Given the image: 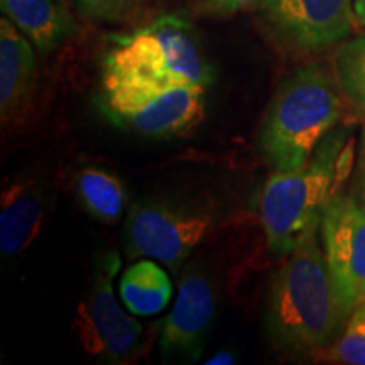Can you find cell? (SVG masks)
I'll return each instance as SVG.
<instances>
[{"label":"cell","instance_id":"obj_1","mask_svg":"<svg viewBox=\"0 0 365 365\" xmlns=\"http://www.w3.org/2000/svg\"><path fill=\"white\" fill-rule=\"evenodd\" d=\"M319 220L304 232L282 266L272 274L264 325L269 340L284 352L328 349L345 330V308L319 247Z\"/></svg>","mask_w":365,"mask_h":365},{"label":"cell","instance_id":"obj_2","mask_svg":"<svg viewBox=\"0 0 365 365\" xmlns=\"http://www.w3.org/2000/svg\"><path fill=\"white\" fill-rule=\"evenodd\" d=\"M344 95L335 73L318 63L301 66L277 88L259 137L266 161L276 171L294 170L339 125Z\"/></svg>","mask_w":365,"mask_h":365},{"label":"cell","instance_id":"obj_3","mask_svg":"<svg viewBox=\"0 0 365 365\" xmlns=\"http://www.w3.org/2000/svg\"><path fill=\"white\" fill-rule=\"evenodd\" d=\"M349 127H335L303 166L276 171L264 185L261 222L267 247L286 257L314 222L322 220L328 200L339 191L340 171L350 164Z\"/></svg>","mask_w":365,"mask_h":365},{"label":"cell","instance_id":"obj_4","mask_svg":"<svg viewBox=\"0 0 365 365\" xmlns=\"http://www.w3.org/2000/svg\"><path fill=\"white\" fill-rule=\"evenodd\" d=\"M213 78L193 26L178 14H166L115 38L103 61V86L210 88Z\"/></svg>","mask_w":365,"mask_h":365},{"label":"cell","instance_id":"obj_5","mask_svg":"<svg viewBox=\"0 0 365 365\" xmlns=\"http://www.w3.org/2000/svg\"><path fill=\"white\" fill-rule=\"evenodd\" d=\"M215 227L207 207L180 200L150 198L130 207L125 223L127 257H149L178 274L191 252Z\"/></svg>","mask_w":365,"mask_h":365},{"label":"cell","instance_id":"obj_6","mask_svg":"<svg viewBox=\"0 0 365 365\" xmlns=\"http://www.w3.org/2000/svg\"><path fill=\"white\" fill-rule=\"evenodd\" d=\"M120 264L115 250H108L98 259L88 293L80 301L73 319L81 349L105 364H129L143 346L144 327L115 299L113 279Z\"/></svg>","mask_w":365,"mask_h":365},{"label":"cell","instance_id":"obj_7","mask_svg":"<svg viewBox=\"0 0 365 365\" xmlns=\"http://www.w3.org/2000/svg\"><path fill=\"white\" fill-rule=\"evenodd\" d=\"M203 86H103L100 102L120 127L148 137L182 135L200 124L207 107Z\"/></svg>","mask_w":365,"mask_h":365},{"label":"cell","instance_id":"obj_8","mask_svg":"<svg viewBox=\"0 0 365 365\" xmlns=\"http://www.w3.org/2000/svg\"><path fill=\"white\" fill-rule=\"evenodd\" d=\"M255 11L277 43L299 53L325 51L357 27L354 0H262Z\"/></svg>","mask_w":365,"mask_h":365},{"label":"cell","instance_id":"obj_9","mask_svg":"<svg viewBox=\"0 0 365 365\" xmlns=\"http://www.w3.org/2000/svg\"><path fill=\"white\" fill-rule=\"evenodd\" d=\"M328 269L345 308L352 313L365 299V210L352 193L336 191L319 220Z\"/></svg>","mask_w":365,"mask_h":365},{"label":"cell","instance_id":"obj_10","mask_svg":"<svg viewBox=\"0 0 365 365\" xmlns=\"http://www.w3.org/2000/svg\"><path fill=\"white\" fill-rule=\"evenodd\" d=\"M218 298L213 281L203 269L186 266L170 317L159 336L166 362H196L217 318Z\"/></svg>","mask_w":365,"mask_h":365},{"label":"cell","instance_id":"obj_11","mask_svg":"<svg viewBox=\"0 0 365 365\" xmlns=\"http://www.w3.org/2000/svg\"><path fill=\"white\" fill-rule=\"evenodd\" d=\"M49 191L43 181L17 180L0 196V250L7 257L31 247L48 215Z\"/></svg>","mask_w":365,"mask_h":365},{"label":"cell","instance_id":"obj_12","mask_svg":"<svg viewBox=\"0 0 365 365\" xmlns=\"http://www.w3.org/2000/svg\"><path fill=\"white\" fill-rule=\"evenodd\" d=\"M29 39L16 24L0 21V113L2 120L19 115L29 103L34 88L36 56Z\"/></svg>","mask_w":365,"mask_h":365},{"label":"cell","instance_id":"obj_13","mask_svg":"<svg viewBox=\"0 0 365 365\" xmlns=\"http://www.w3.org/2000/svg\"><path fill=\"white\" fill-rule=\"evenodd\" d=\"M0 7L41 53H51L76 31L59 0H0Z\"/></svg>","mask_w":365,"mask_h":365},{"label":"cell","instance_id":"obj_14","mask_svg":"<svg viewBox=\"0 0 365 365\" xmlns=\"http://www.w3.org/2000/svg\"><path fill=\"white\" fill-rule=\"evenodd\" d=\"M118 293L130 313L153 317L168 307L173 284L166 271L154 259H143L122 274Z\"/></svg>","mask_w":365,"mask_h":365},{"label":"cell","instance_id":"obj_15","mask_svg":"<svg viewBox=\"0 0 365 365\" xmlns=\"http://www.w3.org/2000/svg\"><path fill=\"white\" fill-rule=\"evenodd\" d=\"M76 193L91 217L103 223L120 220L125 210V190L122 181L107 170L83 168L76 175Z\"/></svg>","mask_w":365,"mask_h":365},{"label":"cell","instance_id":"obj_16","mask_svg":"<svg viewBox=\"0 0 365 365\" xmlns=\"http://www.w3.org/2000/svg\"><path fill=\"white\" fill-rule=\"evenodd\" d=\"M333 73L344 98L365 118V34L341 46Z\"/></svg>","mask_w":365,"mask_h":365},{"label":"cell","instance_id":"obj_17","mask_svg":"<svg viewBox=\"0 0 365 365\" xmlns=\"http://www.w3.org/2000/svg\"><path fill=\"white\" fill-rule=\"evenodd\" d=\"M325 357L339 364L365 365V299L352 309L345 330L325 349Z\"/></svg>","mask_w":365,"mask_h":365},{"label":"cell","instance_id":"obj_18","mask_svg":"<svg viewBox=\"0 0 365 365\" xmlns=\"http://www.w3.org/2000/svg\"><path fill=\"white\" fill-rule=\"evenodd\" d=\"M75 4L86 19L124 24L143 11L144 0H75Z\"/></svg>","mask_w":365,"mask_h":365},{"label":"cell","instance_id":"obj_19","mask_svg":"<svg viewBox=\"0 0 365 365\" xmlns=\"http://www.w3.org/2000/svg\"><path fill=\"white\" fill-rule=\"evenodd\" d=\"M262 0H196V6L212 16H232L244 11H255Z\"/></svg>","mask_w":365,"mask_h":365},{"label":"cell","instance_id":"obj_20","mask_svg":"<svg viewBox=\"0 0 365 365\" xmlns=\"http://www.w3.org/2000/svg\"><path fill=\"white\" fill-rule=\"evenodd\" d=\"M352 196L357 203L365 210V125L360 132L359 153H357V166H355V180Z\"/></svg>","mask_w":365,"mask_h":365},{"label":"cell","instance_id":"obj_21","mask_svg":"<svg viewBox=\"0 0 365 365\" xmlns=\"http://www.w3.org/2000/svg\"><path fill=\"white\" fill-rule=\"evenodd\" d=\"M354 14L355 24L365 29V0H354Z\"/></svg>","mask_w":365,"mask_h":365},{"label":"cell","instance_id":"obj_22","mask_svg":"<svg viewBox=\"0 0 365 365\" xmlns=\"http://www.w3.org/2000/svg\"><path fill=\"white\" fill-rule=\"evenodd\" d=\"M235 362V357L232 354H227V352H222V354H217L213 355L212 359L208 360V365H215V364H234Z\"/></svg>","mask_w":365,"mask_h":365}]
</instances>
